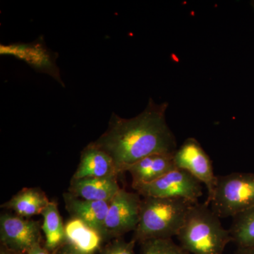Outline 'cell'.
<instances>
[{
    "label": "cell",
    "instance_id": "obj_21",
    "mask_svg": "<svg viewBox=\"0 0 254 254\" xmlns=\"http://www.w3.org/2000/svg\"><path fill=\"white\" fill-rule=\"evenodd\" d=\"M27 254H54L46 250L44 246H42L41 243L37 244L28 251Z\"/></svg>",
    "mask_w": 254,
    "mask_h": 254
},
{
    "label": "cell",
    "instance_id": "obj_23",
    "mask_svg": "<svg viewBox=\"0 0 254 254\" xmlns=\"http://www.w3.org/2000/svg\"><path fill=\"white\" fill-rule=\"evenodd\" d=\"M0 254H27L20 253V252H16V251L10 250V249L7 248V247H5L4 245H0Z\"/></svg>",
    "mask_w": 254,
    "mask_h": 254
},
{
    "label": "cell",
    "instance_id": "obj_16",
    "mask_svg": "<svg viewBox=\"0 0 254 254\" xmlns=\"http://www.w3.org/2000/svg\"><path fill=\"white\" fill-rule=\"evenodd\" d=\"M41 215L43 217L42 230L46 237L44 247L54 254L60 247L66 244L65 227L58 210V203L55 201H50Z\"/></svg>",
    "mask_w": 254,
    "mask_h": 254
},
{
    "label": "cell",
    "instance_id": "obj_4",
    "mask_svg": "<svg viewBox=\"0 0 254 254\" xmlns=\"http://www.w3.org/2000/svg\"><path fill=\"white\" fill-rule=\"evenodd\" d=\"M220 218H234L254 207V174L217 176L213 195L205 202Z\"/></svg>",
    "mask_w": 254,
    "mask_h": 254
},
{
    "label": "cell",
    "instance_id": "obj_15",
    "mask_svg": "<svg viewBox=\"0 0 254 254\" xmlns=\"http://www.w3.org/2000/svg\"><path fill=\"white\" fill-rule=\"evenodd\" d=\"M50 203L45 192L38 188H24L1 205L23 218H28L43 213Z\"/></svg>",
    "mask_w": 254,
    "mask_h": 254
},
{
    "label": "cell",
    "instance_id": "obj_12",
    "mask_svg": "<svg viewBox=\"0 0 254 254\" xmlns=\"http://www.w3.org/2000/svg\"><path fill=\"white\" fill-rule=\"evenodd\" d=\"M118 177L71 179L68 191L87 200L110 202L120 191Z\"/></svg>",
    "mask_w": 254,
    "mask_h": 254
},
{
    "label": "cell",
    "instance_id": "obj_14",
    "mask_svg": "<svg viewBox=\"0 0 254 254\" xmlns=\"http://www.w3.org/2000/svg\"><path fill=\"white\" fill-rule=\"evenodd\" d=\"M64 227L66 244L83 253L95 254L107 244L101 233L79 219L71 218Z\"/></svg>",
    "mask_w": 254,
    "mask_h": 254
},
{
    "label": "cell",
    "instance_id": "obj_22",
    "mask_svg": "<svg viewBox=\"0 0 254 254\" xmlns=\"http://www.w3.org/2000/svg\"><path fill=\"white\" fill-rule=\"evenodd\" d=\"M233 254H254V247H237Z\"/></svg>",
    "mask_w": 254,
    "mask_h": 254
},
{
    "label": "cell",
    "instance_id": "obj_20",
    "mask_svg": "<svg viewBox=\"0 0 254 254\" xmlns=\"http://www.w3.org/2000/svg\"><path fill=\"white\" fill-rule=\"evenodd\" d=\"M54 254H87L80 252L72 246L65 244L63 247H60L59 250L56 251Z\"/></svg>",
    "mask_w": 254,
    "mask_h": 254
},
{
    "label": "cell",
    "instance_id": "obj_8",
    "mask_svg": "<svg viewBox=\"0 0 254 254\" xmlns=\"http://www.w3.org/2000/svg\"><path fill=\"white\" fill-rule=\"evenodd\" d=\"M41 229L36 220L9 213L0 215L1 245L20 253L27 254L33 246L41 243Z\"/></svg>",
    "mask_w": 254,
    "mask_h": 254
},
{
    "label": "cell",
    "instance_id": "obj_13",
    "mask_svg": "<svg viewBox=\"0 0 254 254\" xmlns=\"http://www.w3.org/2000/svg\"><path fill=\"white\" fill-rule=\"evenodd\" d=\"M119 175L111 157L92 142L82 150L80 163L72 178H100L118 177Z\"/></svg>",
    "mask_w": 254,
    "mask_h": 254
},
{
    "label": "cell",
    "instance_id": "obj_18",
    "mask_svg": "<svg viewBox=\"0 0 254 254\" xmlns=\"http://www.w3.org/2000/svg\"><path fill=\"white\" fill-rule=\"evenodd\" d=\"M139 245V254H190L172 239L146 240Z\"/></svg>",
    "mask_w": 254,
    "mask_h": 254
},
{
    "label": "cell",
    "instance_id": "obj_19",
    "mask_svg": "<svg viewBox=\"0 0 254 254\" xmlns=\"http://www.w3.org/2000/svg\"><path fill=\"white\" fill-rule=\"evenodd\" d=\"M136 242H127L123 237L114 239L103 247L99 254H136L134 248Z\"/></svg>",
    "mask_w": 254,
    "mask_h": 254
},
{
    "label": "cell",
    "instance_id": "obj_2",
    "mask_svg": "<svg viewBox=\"0 0 254 254\" xmlns=\"http://www.w3.org/2000/svg\"><path fill=\"white\" fill-rule=\"evenodd\" d=\"M177 237L190 254H222L232 242L230 230L222 227L220 218L206 203L190 207Z\"/></svg>",
    "mask_w": 254,
    "mask_h": 254
},
{
    "label": "cell",
    "instance_id": "obj_9",
    "mask_svg": "<svg viewBox=\"0 0 254 254\" xmlns=\"http://www.w3.org/2000/svg\"><path fill=\"white\" fill-rule=\"evenodd\" d=\"M177 168L188 172L204 185L208 190V199L213 195L217 176L214 174L211 160L198 141L187 138L173 155Z\"/></svg>",
    "mask_w": 254,
    "mask_h": 254
},
{
    "label": "cell",
    "instance_id": "obj_6",
    "mask_svg": "<svg viewBox=\"0 0 254 254\" xmlns=\"http://www.w3.org/2000/svg\"><path fill=\"white\" fill-rule=\"evenodd\" d=\"M141 199L137 192L121 189L110 202L105 219L108 242L136 230L139 220Z\"/></svg>",
    "mask_w": 254,
    "mask_h": 254
},
{
    "label": "cell",
    "instance_id": "obj_24",
    "mask_svg": "<svg viewBox=\"0 0 254 254\" xmlns=\"http://www.w3.org/2000/svg\"><path fill=\"white\" fill-rule=\"evenodd\" d=\"M252 6H253L254 9V1H252Z\"/></svg>",
    "mask_w": 254,
    "mask_h": 254
},
{
    "label": "cell",
    "instance_id": "obj_11",
    "mask_svg": "<svg viewBox=\"0 0 254 254\" xmlns=\"http://www.w3.org/2000/svg\"><path fill=\"white\" fill-rule=\"evenodd\" d=\"M174 154H153L138 160L127 168L131 176L133 190L158 180L163 175L176 169Z\"/></svg>",
    "mask_w": 254,
    "mask_h": 254
},
{
    "label": "cell",
    "instance_id": "obj_7",
    "mask_svg": "<svg viewBox=\"0 0 254 254\" xmlns=\"http://www.w3.org/2000/svg\"><path fill=\"white\" fill-rule=\"evenodd\" d=\"M0 55L14 57L21 60L38 72L49 75L62 86H65L62 80L60 68L56 63L58 55L54 54L47 48L43 37H39L32 43L1 44Z\"/></svg>",
    "mask_w": 254,
    "mask_h": 254
},
{
    "label": "cell",
    "instance_id": "obj_3",
    "mask_svg": "<svg viewBox=\"0 0 254 254\" xmlns=\"http://www.w3.org/2000/svg\"><path fill=\"white\" fill-rule=\"evenodd\" d=\"M193 203L181 198L143 197L132 240L136 243L177 237Z\"/></svg>",
    "mask_w": 254,
    "mask_h": 254
},
{
    "label": "cell",
    "instance_id": "obj_10",
    "mask_svg": "<svg viewBox=\"0 0 254 254\" xmlns=\"http://www.w3.org/2000/svg\"><path fill=\"white\" fill-rule=\"evenodd\" d=\"M65 207L71 218H78L101 233L108 241L105 234V219L110 202L82 199L69 192L63 194Z\"/></svg>",
    "mask_w": 254,
    "mask_h": 254
},
{
    "label": "cell",
    "instance_id": "obj_1",
    "mask_svg": "<svg viewBox=\"0 0 254 254\" xmlns=\"http://www.w3.org/2000/svg\"><path fill=\"white\" fill-rule=\"evenodd\" d=\"M168 108V103L158 104L150 98L135 118L113 113L106 131L93 143L111 157L119 174L148 155L174 154L177 142L165 119Z\"/></svg>",
    "mask_w": 254,
    "mask_h": 254
},
{
    "label": "cell",
    "instance_id": "obj_17",
    "mask_svg": "<svg viewBox=\"0 0 254 254\" xmlns=\"http://www.w3.org/2000/svg\"><path fill=\"white\" fill-rule=\"evenodd\" d=\"M230 232L237 247H254V207L234 217Z\"/></svg>",
    "mask_w": 254,
    "mask_h": 254
},
{
    "label": "cell",
    "instance_id": "obj_5",
    "mask_svg": "<svg viewBox=\"0 0 254 254\" xmlns=\"http://www.w3.org/2000/svg\"><path fill=\"white\" fill-rule=\"evenodd\" d=\"M134 190L143 197L181 198L195 204L203 195V184L188 172L176 168Z\"/></svg>",
    "mask_w": 254,
    "mask_h": 254
}]
</instances>
